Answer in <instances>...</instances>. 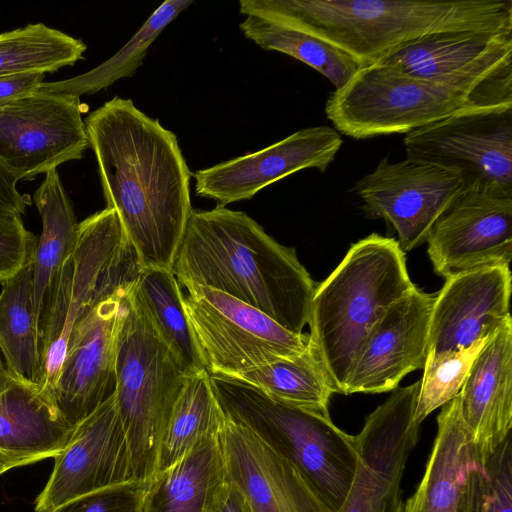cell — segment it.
<instances>
[{"label": "cell", "mask_w": 512, "mask_h": 512, "mask_svg": "<svg viewBox=\"0 0 512 512\" xmlns=\"http://www.w3.org/2000/svg\"><path fill=\"white\" fill-rule=\"evenodd\" d=\"M204 512H253V509L243 491L225 475Z\"/></svg>", "instance_id": "74e56055"}, {"label": "cell", "mask_w": 512, "mask_h": 512, "mask_svg": "<svg viewBox=\"0 0 512 512\" xmlns=\"http://www.w3.org/2000/svg\"><path fill=\"white\" fill-rule=\"evenodd\" d=\"M86 45L43 23L0 34V76L53 73L83 59Z\"/></svg>", "instance_id": "d6a6232c"}, {"label": "cell", "mask_w": 512, "mask_h": 512, "mask_svg": "<svg viewBox=\"0 0 512 512\" xmlns=\"http://www.w3.org/2000/svg\"><path fill=\"white\" fill-rule=\"evenodd\" d=\"M1 280H2V279L0 278V282H1Z\"/></svg>", "instance_id": "7bdbcfd3"}, {"label": "cell", "mask_w": 512, "mask_h": 512, "mask_svg": "<svg viewBox=\"0 0 512 512\" xmlns=\"http://www.w3.org/2000/svg\"><path fill=\"white\" fill-rule=\"evenodd\" d=\"M480 107L466 93L383 63L361 67L327 98L325 113L336 130L354 139L410 133L467 109Z\"/></svg>", "instance_id": "ba28073f"}, {"label": "cell", "mask_w": 512, "mask_h": 512, "mask_svg": "<svg viewBox=\"0 0 512 512\" xmlns=\"http://www.w3.org/2000/svg\"><path fill=\"white\" fill-rule=\"evenodd\" d=\"M33 200L42 220L33 256L34 302L39 318L47 289L74 251L79 223L57 169L45 174Z\"/></svg>", "instance_id": "f1b7e54d"}, {"label": "cell", "mask_w": 512, "mask_h": 512, "mask_svg": "<svg viewBox=\"0 0 512 512\" xmlns=\"http://www.w3.org/2000/svg\"><path fill=\"white\" fill-rule=\"evenodd\" d=\"M219 441L225 475L253 512H331L296 468L245 426L226 416Z\"/></svg>", "instance_id": "44dd1931"}, {"label": "cell", "mask_w": 512, "mask_h": 512, "mask_svg": "<svg viewBox=\"0 0 512 512\" xmlns=\"http://www.w3.org/2000/svg\"><path fill=\"white\" fill-rule=\"evenodd\" d=\"M462 419L482 466L512 435V319L491 336L459 394Z\"/></svg>", "instance_id": "7402d4cb"}, {"label": "cell", "mask_w": 512, "mask_h": 512, "mask_svg": "<svg viewBox=\"0 0 512 512\" xmlns=\"http://www.w3.org/2000/svg\"><path fill=\"white\" fill-rule=\"evenodd\" d=\"M225 420L209 373L188 375L162 438L154 474L178 462L201 441L219 435Z\"/></svg>", "instance_id": "f546056e"}, {"label": "cell", "mask_w": 512, "mask_h": 512, "mask_svg": "<svg viewBox=\"0 0 512 512\" xmlns=\"http://www.w3.org/2000/svg\"><path fill=\"white\" fill-rule=\"evenodd\" d=\"M403 142L407 159L458 173L465 190L512 196V105L461 111Z\"/></svg>", "instance_id": "7c38bea8"}, {"label": "cell", "mask_w": 512, "mask_h": 512, "mask_svg": "<svg viewBox=\"0 0 512 512\" xmlns=\"http://www.w3.org/2000/svg\"><path fill=\"white\" fill-rule=\"evenodd\" d=\"M129 480H133L129 448L113 394L73 428L54 457L35 511L50 512L73 498Z\"/></svg>", "instance_id": "e0dca14e"}, {"label": "cell", "mask_w": 512, "mask_h": 512, "mask_svg": "<svg viewBox=\"0 0 512 512\" xmlns=\"http://www.w3.org/2000/svg\"><path fill=\"white\" fill-rule=\"evenodd\" d=\"M84 122L106 207L117 213L142 268L172 269L193 210L192 173L176 135L118 96Z\"/></svg>", "instance_id": "6da1fadb"}, {"label": "cell", "mask_w": 512, "mask_h": 512, "mask_svg": "<svg viewBox=\"0 0 512 512\" xmlns=\"http://www.w3.org/2000/svg\"><path fill=\"white\" fill-rule=\"evenodd\" d=\"M342 143L334 128L300 129L264 149L196 171L192 175L196 194L219 206L249 200L264 187L297 171L316 168L325 172Z\"/></svg>", "instance_id": "ac0fdd59"}, {"label": "cell", "mask_w": 512, "mask_h": 512, "mask_svg": "<svg viewBox=\"0 0 512 512\" xmlns=\"http://www.w3.org/2000/svg\"><path fill=\"white\" fill-rule=\"evenodd\" d=\"M477 462L458 395L441 407L426 470L403 512H464L470 472Z\"/></svg>", "instance_id": "cb8c5ba5"}, {"label": "cell", "mask_w": 512, "mask_h": 512, "mask_svg": "<svg viewBox=\"0 0 512 512\" xmlns=\"http://www.w3.org/2000/svg\"><path fill=\"white\" fill-rule=\"evenodd\" d=\"M376 63L449 85L482 108L512 105V29L431 34L394 49Z\"/></svg>", "instance_id": "30bf717a"}, {"label": "cell", "mask_w": 512, "mask_h": 512, "mask_svg": "<svg viewBox=\"0 0 512 512\" xmlns=\"http://www.w3.org/2000/svg\"><path fill=\"white\" fill-rule=\"evenodd\" d=\"M80 97L37 91L0 105V162L18 180L79 160L89 147Z\"/></svg>", "instance_id": "4fadbf2b"}, {"label": "cell", "mask_w": 512, "mask_h": 512, "mask_svg": "<svg viewBox=\"0 0 512 512\" xmlns=\"http://www.w3.org/2000/svg\"><path fill=\"white\" fill-rule=\"evenodd\" d=\"M0 284V351L5 365L13 378L40 386L41 351L33 260Z\"/></svg>", "instance_id": "484cf974"}, {"label": "cell", "mask_w": 512, "mask_h": 512, "mask_svg": "<svg viewBox=\"0 0 512 512\" xmlns=\"http://www.w3.org/2000/svg\"><path fill=\"white\" fill-rule=\"evenodd\" d=\"M490 338L480 339L465 348L428 353L414 413L418 424L460 394L475 359Z\"/></svg>", "instance_id": "836d02e7"}, {"label": "cell", "mask_w": 512, "mask_h": 512, "mask_svg": "<svg viewBox=\"0 0 512 512\" xmlns=\"http://www.w3.org/2000/svg\"><path fill=\"white\" fill-rule=\"evenodd\" d=\"M225 478L219 435L197 444L148 481L143 512H204Z\"/></svg>", "instance_id": "d4e9b609"}, {"label": "cell", "mask_w": 512, "mask_h": 512, "mask_svg": "<svg viewBox=\"0 0 512 512\" xmlns=\"http://www.w3.org/2000/svg\"><path fill=\"white\" fill-rule=\"evenodd\" d=\"M229 378L282 403L330 416L329 403L335 390L310 342L298 356L278 359Z\"/></svg>", "instance_id": "4dcf8cb0"}, {"label": "cell", "mask_w": 512, "mask_h": 512, "mask_svg": "<svg viewBox=\"0 0 512 512\" xmlns=\"http://www.w3.org/2000/svg\"><path fill=\"white\" fill-rule=\"evenodd\" d=\"M241 14L263 11L332 42L361 65L445 31L512 29V0H241Z\"/></svg>", "instance_id": "3957f363"}, {"label": "cell", "mask_w": 512, "mask_h": 512, "mask_svg": "<svg viewBox=\"0 0 512 512\" xmlns=\"http://www.w3.org/2000/svg\"><path fill=\"white\" fill-rule=\"evenodd\" d=\"M37 237L26 229L22 217L0 212V278L14 275L33 260Z\"/></svg>", "instance_id": "8d00e7d4"}, {"label": "cell", "mask_w": 512, "mask_h": 512, "mask_svg": "<svg viewBox=\"0 0 512 512\" xmlns=\"http://www.w3.org/2000/svg\"><path fill=\"white\" fill-rule=\"evenodd\" d=\"M414 287L398 241L376 233L354 243L334 271L316 285L309 342L335 393L345 395L351 369L375 323Z\"/></svg>", "instance_id": "277c9868"}, {"label": "cell", "mask_w": 512, "mask_h": 512, "mask_svg": "<svg viewBox=\"0 0 512 512\" xmlns=\"http://www.w3.org/2000/svg\"><path fill=\"white\" fill-rule=\"evenodd\" d=\"M426 242L434 272L444 279L510 265L512 196L464 190L435 221Z\"/></svg>", "instance_id": "2e32d148"}, {"label": "cell", "mask_w": 512, "mask_h": 512, "mask_svg": "<svg viewBox=\"0 0 512 512\" xmlns=\"http://www.w3.org/2000/svg\"><path fill=\"white\" fill-rule=\"evenodd\" d=\"M19 467L17 464L0 458V476L8 470Z\"/></svg>", "instance_id": "b9f144b4"}, {"label": "cell", "mask_w": 512, "mask_h": 512, "mask_svg": "<svg viewBox=\"0 0 512 512\" xmlns=\"http://www.w3.org/2000/svg\"><path fill=\"white\" fill-rule=\"evenodd\" d=\"M511 284L510 265L445 279L432 307L428 353L465 348L492 336L511 317Z\"/></svg>", "instance_id": "ffe728a7"}, {"label": "cell", "mask_w": 512, "mask_h": 512, "mask_svg": "<svg viewBox=\"0 0 512 512\" xmlns=\"http://www.w3.org/2000/svg\"><path fill=\"white\" fill-rule=\"evenodd\" d=\"M12 380L13 377L10 375L0 351V392L4 391Z\"/></svg>", "instance_id": "60d3db41"}, {"label": "cell", "mask_w": 512, "mask_h": 512, "mask_svg": "<svg viewBox=\"0 0 512 512\" xmlns=\"http://www.w3.org/2000/svg\"><path fill=\"white\" fill-rule=\"evenodd\" d=\"M464 512H512V435L472 468Z\"/></svg>", "instance_id": "e575fe53"}, {"label": "cell", "mask_w": 512, "mask_h": 512, "mask_svg": "<svg viewBox=\"0 0 512 512\" xmlns=\"http://www.w3.org/2000/svg\"><path fill=\"white\" fill-rule=\"evenodd\" d=\"M239 24L243 35L264 50L278 51L312 67L339 89L361 68L348 52L279 16L251 11Z\"/></svg>", "instance_id": "4316f807"}, {"label": "cell", "mask_w": 512, "mask_h": 512, "mask_svg": "<svg viewBox=\"0 0 512 512\" xmlns=\"http://www.w3.org/2000/svg\"><path fill=\"white\" fill-rule=\"evenodd\" d=\"M136 259L113 209L106 207L79 223L74 251L47 289L39 317L40 387L51 397L74 325L105 281Z\"/></svg>", "instance_id": "52a82bcc"}, {"label": "cell", "mask_w": 512, "mask_h": 512, "mask_svg": "<svg viewBox=\"0 0 512 512\" xmlns=\"http://www.w3.org/2000/svg\"><path fill=\"white\" fill-rule=\"evenodd\" d=\"M132 296L185 372L190 375L206 370L172 269L142 268Z\"/></svg>", "instance_id": "83f0119b"}, {"label": "cell", "mask_w": 512, "mask_h": 512, "mask_svg": "<svg viewBox=\"0 0 512 512\" xmlns=\"http://www.w3.org/2000/svg\"><path fill=\"white\" fill-rule=\"evenodd\" d=\"M368 218L384 219L398 234L403 252L426 242L439 216L465 190L461 176L436 165L383 158L355 184Z\"/></svg>", "instance_id": "9a60e30c"}, {"label": "cell", "mask_w": 512, "mask_h": 512, "mask_svg": "<svg viewBox=\"0 0 512 512\" xmlns=\"http://www.w3.org/2000/svg\"><path fill=\"white\" fill-rule=\"evenodd\" d=\"M44 77L40 72L0 76V105L37 91Z\"/></svg>", "instance_id": "f35d334b"}, {"label": "cell", "mask_w": 512, "mask_h": 512, "mask_svg": "<svg viewBox=\"0 0 512 512\" xmlns=\"http://www.w3.org/2000/svg\"><path fill=\"white\" fill-rule=\"evenodd\" d=\"M18 178L0 162V212H12L22 216L31 201L17 189Z\"/></svg>", "instance_id": "ab89813d"}, {"label": "cell", "mask_w": 512, "mask_h": 512, "mask_svg": "<svg viewBox=\"0 0 512 512\" xmlns=\"http://www.w3.org/2000/svg\"><path fill=\"white\" fill-rule=\"evenodd\" d=\"M141 269L135 260L113 273L72 329L52 397L61 416L73 427L115 392L123 304Z\"/></svg>", "instance_id": "8fae6325"}, {"label": "cell", "mask_w": 512, "mask_h": 512, "mask_svg": "<svg viewBox=\"0 0 512 512\" xmlns=\"http://www.w3.org/2000/svg\"><path fill=\"white\" fill-rule=\"evenodd\" d=\"M435 297L414 287L385 310L361 347L345 395L393 391L408 373L423 369Z\"/></svg>", "instance_id": "d6986e66"}, {"label": "cell", "mask_w": 512, "mask_h": 512, "mask_svg": "<svg viewBox=\"0 0 512 512\" xmlns=\"http://www.w3.org/2000/svg\"><path fill=\"white\" fill-rule=\"evenodd\" d=\"M192 3V0L164 1L130 40L107 61L71 79L43 82L39 89L80 97L83 94H94L122 78L132 76L142 65L151 44Z\"/></svg>", "instance_id": "1f68e13d"}, {"label": "cell", "mask_w": 512, "mask_h": 512, "mask_svg": "<svg viewBox=\"0 0 512 512\" xmlns=\"http://www.w3.org/2000/svg\"><path fill=\"white\" fill-rule=\"evenodd\" d=\"M183 305L205 369L234 377L248 369L303 353L309 334L294 333L268 315L220 291L185 288Z\"/></svg>", "instance_id": "9c48e42d"}, {"label": "cell", "mask_w": 512, "mask_h": 512, "mask_svg": "<svg viewBox=\"0 0 512 512\" xmlns=\"http://www.w3.org/2000/svg\"><path fill=\"white\" fill-rule=\"evenodd\" d=\"M180 286L220 291L303 333L316 283L296 251L242 211L193 209L172 266Z\"/></svg>", "instance_id": "7a4b0ae2"}, {"label": "cell", "mask_w": 512, "mask_h": 512, "mask_svg": "<svg viewBox=\"0 0 512 512\" xmlns=\"http://www.w3.org/2000/svg\"><path fill=\"white\" fill-rule=\"evenodd\" d=\"M189 374L157 335L132 296L123 304L115 360L114 398L133 480L148 482L175 403Z\"/></svg>", "instance_id": "8992f818"}, {"label": "cell", "mask_w": 512, "mask_h": 512, "mask_svg": "<svg viewBox=\"0 0 512 512\" xmlns=\"http://www.w3.org/2000/svg\"><path fill=\"white\" fill-rule=\"evenodd\" d=\"M148 482L129 480L73 498L50 512H143Z\"/></svg>", "instance_id": "d590c367"}, {"label": "cell", "mask_w": 512, "mask_h": 512, "mask_svg": "<svg viewBox=\"0 0 512 512\" xmlns=\"http://www.w3.org/2000/svg\"><path fill=\"white\" fill-rule=\"evenodd\" d=\"M420 380L397 387L366 419L355 435L357 466L338 512H403L401 482L417 444L414 413Z\"/></svg>", "instance_id": "5bb4252c"}, {"label": "cell", "mask_w": 512, "mask_h": 512, "mask_svg": "<svg viewBox=\"0 0 512 512\" xmlns=\"http://www.w3.org/2000/svg\"><path fill=\"white\" fill-rule=\"evenodd\" d=\"M210 381L225 415L292 464L329 510L338 512L356 471L355 437L330 416L282 403L242 381L219 375Z\"/></svg>", "instance_id": "5b68a950"}, {"label": "cell", "mask_w": 512, "mask_h": 512, "mask_svg": "<svg viewBox=\"0 0 512 512\" xmlns=\"http://www.w3.org/2000/svg\"><path fill=\"white\" fill-rule=\"evenodd\" d=\"M73 426L52 397L33 383L13 378L0 392V458L18 466L54 458L66 445Z\"/></svg>", "instance_id": "603a6c76"}]
</instances>
